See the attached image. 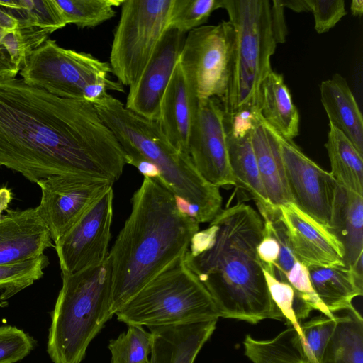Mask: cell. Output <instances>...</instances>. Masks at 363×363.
Masks as SVG:
<instances>
[{
  "mask_svg": "<svg viewBox=\"0 0 363 363\" xmlns=\"http://www.w3.org/2000/svg\"><path fill=\"white\" fill-rule=\"evenodd\" d=\"M126 155L94 105L0 77V166L31 182L60 175L113 184Z\"/></svg>",
  "mask_w": 363,
  "mask_h": 363,
  "instance_id": "6da1fadb",
  "label": "cell"
},
{
  "mask_svg": "<svg viewBox=\"0 0 363 363\" xmlns=\"http://www.w3.org/2000/svg\"><path fill=\"white\" fill-rule=\"evenodd\" d=\"M260 214L244 203L227 207L192 237L184 253L189 269L212 297L220 317L256 324L283 320L268 290L257 246Z\"/></svg>",
  "mask_w": 363,
  "mask_h": 363,
  "instance_id": "7a4b0ae2",
  "label": "cell"
},
{
  "mask_svg": "<svg viewBox=\"0 0 363 363\" xmlns=\"http://www.w3.org/2000/svg\"><path fill=\"white\" fill-rule=\"evenodd\" d=\"M199 230V223L177 208L174 195L164 185L144 177L108 255L112 315L183 255Z\"/></svg>",
  "mask_w": 363,
  "mask_h": 363,
  "instance_id": "3957f363",
  "label": "cell"
},
{
  "mask_svg": "<svg viewBox=\"0 0 363 363\" xmlns=\"http://www.w3.org/2000/svg\"><path fill=\"white\" fill-rule=\"evenodd\" d=\"M99 116L121 145L126 160L142 157L158 169L160 182L176 197L196 206L203 223H210L221 211L220 188L198 172L189 155L175 148L157 123L128 110L108 93L91 102Z\"/></svg>",
  "mask_w": 363,
  "mask_h": 363,
  "instance_id": "277c9868",
  "label": "cell"
},
{
  "mask_svg": "<svg viewBox=\"0 0 363 363\" xmlns=\"http://www.w3.org/2000/svg\"><path fill=\"white\" fill-rule=\"evenodd\" d=\"M61 274L47 352L53 363H81L90 342L113 317L111 267L107 257L98 266Z\"/></svg>",
  "mask_w": 363,
  "mask_h": 363,
  "instance_id": "5b68a950",
  "label": "cell"
},
{
  "mask_svg": "<svg viewBox=\"0 0 363 363\" xmlns=\"http://www.w3.org/2000/svg\"><path fill=\"white\" fill-rule=\"evenodd\" d=\"M234 28L228 89L221 100L225 114L259 110L260 86L272 71L271 57L277 42L270 1L222 0Z\"/></svg>",
  "mask_w": 363,
  "mask_h": 363,
  "instance_id": "8992f818",
  "label": "cell"
},
{
  "mask_svg": "<svg viewBox=\"0 0 363 363\" xmlns=\"http://www.w3.org/2000/svg\"><path fill=\"white\" fill-rule=\"evenodd\" d=\"M127 325L163 326L218 320L217 307L205 286L176 259L116 313Z\"/></svg>",
  "mask_w": 363,
  "mask_h": 363,
  "instance_id": "52a82bcc",
  "label": "cell"
},
{
  "mask_svg": "<svg viewBox=\"0 0 363 363\" xmlns=\"http://www.w3.org/2000/svg\"><path fill=\"white\" fill-rule=\"evenodd\" d=\"M173 0H123L109 65L123 86L141 76L167 29Z\"/></svg>",
  "mask_w": 363,
  "mask_h": 363,
  "instance_id": "ba28073f",
  "label": "cell"
},
{
  "mask_svg": "<svg viewBox=\"0 0 363 363\" xmlns=\"http://www.w3.org/2000/svg\"><path fill=\"white\" fill-rule=\"evenodd\" d=\"M109 63L48 39L26 58L19 74L27 84L65 99L84 100L88 86L112 82Z\"/></svg>",
  "mask_w": 363,
  "mask_h": 363,
  "instance_id": "9c48e42d",
  "label": "cell"
},
{
  "mask_svg": "<svg viewBox=\"0 0 363 363\" xmlns=\"http://www.w3.org/2000/svg\"><path fill=\"white\" fill-rule=\"evenodd\" d=\"M234 28L228 21L188 33L179 61L199 100L225 95L230 74Z\"/></svg>",
  "mask_w": 363,
  "mask_h": 363,
  "instance_id": "30bf717a",
  "label": "cell"
},
{
  "mask_svg": "<svg viewBox=\"0 0 363 363\" xmlns=\"http://www.w3.org/2000/svg\"><path fill=\"white\" fill-rule=\"evenodd\" d=\"M113 191L110 188L54 242L62 272L73 274L102 264L108 255Z\"/></svg>",
  "mask_w": 363,
  "mask_h": 363,
  "instance_id": "8fae6325",
  "label": "cell"
},
{
  "mask_svg": "<svg viewBox=\"0 0 363 363\" xmlns=\"http://www.w3.org/2000/svg\"><path fill=\"white\" fill-rule=\"evenodd\" d=\"M36 184L41 190L37 208L53 242L68 232L113 184L106 179L60 175Z\"/></svg>",
  "mask_w": 363,
  "mask_h": 363,
  "instance_id": "7c38bea8",
  "label": "cell"
},
{
  "mask_svg": "<svg viewBox=\"0 0 363 363\" xmlns=\"http://www.w3.org/2000/svg\"><path fill=\"white\" fill-rule=\"evenodd\" d=\"M278 140L292 203L328 229L338 184L293 140Z\"/></svg>",
  "mask_w": 363,
  "mask_h": 363,
  "instance_id": "4fadbf2b",
  "label": "cell"
},
{
  "mask_svg": "<svg viewBox=\"0 0 363 363\" xmlns=\"http://www.w3.org/2000/svg\"><path fill=\"white\" fill-rule=\"evenodd\" d=\"M188 154L209 183L219 188L235 185L229 163L224 109L218 98L199 100L188 140Z\"/></svg>",
  "mask_w": 363,
  "mask_h": 363,
  "instance_id": "5bb4252c",
  "label": "cell"
},
{
  "mask_svg": "<svg viewBox=\"0 0 363 363\" xmlns=\"http://www.w3.org/2000/svg\"><path fill=\"white\" fill-rule=\"evenodd\" d=\"M186 33L167 28L140 78L130 86L125 107L149 121H156L160 105L179 61Z\"/></svg>",
  "mask_w": 363,
  "mask_h": 363,
  "instance_id": "9a60e30c",
  "label": "cell"
},
{
  "mask_svg": "<svg viewBox=\"0 0 363 363\" xmlns=\"http://www.w3.org/2000/svg\"><path fill=\"white\" fill-rule=\"evenodd\" d=\"M257 111L224 113L229 163L237 191L245 200H253L257 208L274 207L269 201L259 175L252 133Z\"/></svg>",
  "mask_w": 363,
  "mask_h": 363,
  "instance_id": "2e32d148",
  "label": "cell"
},
{
  "mask_svg": "<svg viewBox=\"0 0 363 363\" xmlns=\"http://www.w3.org/2000/svg\"><path fill=\"white\" fill-rule=\"evenodd\" d=\"M279 208L291 247L300 262L307 267L345 265L341 244L325 226L293 203Z\"/></svg>",
  "mask_w": 363,
  "mask_h": 363,
  "instance_id": "e0dca14e",
  "label": "cell"
},
{
  "mask_svg": "<svg viewBox=\"0 0 363 363\" xmlns=\"http://www.w3.org/2000/svg\"><path fill=\"white\" fill-rule=\"evenodd\" d=\"M52 242L37 207L9 210L0 217V265L37 258L54 247Z\"/></svg>",
  "mask_w": 363,
  "mask_h": 363,
  "instance_id": "ac0fdd59",
  "label": "cell"
},
{
  "mask_svg": "<svg viewBox=\"0 0 363 363\" xmlns=\"http://www.w3.org/2000/svg\"><path fill=\"white\" fill-rule=\"evenodd\" d=\"M198 105L196 91L178 61L163 94L156 122L169 142L186 153Z\"/></svg>",
  "mask_w": 363,
  "mask_h": 363,
  "instance_id": "d6986e66",
  "label": "cell"
},
{
  "mask_svg": "<svg viewBox=\"0 0 363 363\" xmlns=\"http://www.w3.org/2000/svg\"><path fill=\"white\" fill-rule=\"evenodd\" d=\"M217 320L147 327L153 337L150 363H194Z\"/></svg>",
  "mask_w": 363,
  "mask_h": 363,
  "instance_id": "ffe728a7",
  "label": "cell"
},
{
  "mask_svg": "<svg viewBox=\"0 0 363 363\" xmlns=\"http://www.w3.org/2000/svg\"><path fill=\"white\" fill-rule=\"evenodd\" d=\"M252 143L259 175L269 203L276 208L292 203L277 133L258 113Z\"/></svg>",
  "mask_w": 363,
  "mask_h": 363,
  "instance_id": "44dd1931",
  "label": "cell"
},
{
  "mask_svg": "<svg viewBox=\"0 0 363 363\" xmlns=\"http://www.w3.org/2000/svg\"><path fill=\"white\" fill-rule=\"evenodd\" d=\"M328 230L342 247L345 265L352 267L363 257V195L338 184Z\"/></svg>",
  "mask_w": 363,
  "mask_h": 363,
  "instance_id": "7402d4cb",
  "label": "cell"
},
{
  "mask_svg": "<svg viewBox=\"0 0 363 363\" xmlns=\"http://www.w3.org/2000/svg\"><path fill=\"white\" fill-rule=\"evenodd\" d=\"M17 21L27 56L67 23L55 0L0 1Z\"/></svg>",
  "mask_w": 363,
  "mask_h": 363,
  "instance_id": "603a6c76",
  "label": "cell"
},
{
  "mask_svg": "<svg viewBox=\"0 0 363 363\" xmlns=\"http://www.w3.org/2000/svg\"><path fill=\"white\" fill-rule=\"evenodd\" d=\"M329 124L340 130L363 156V117L346 79L334 74L320 85Z\"/></svg>",
  "mask_w": 363,
  "mask_h": 363,
  "instance_id": "cb8c5ba5",
  "label": "cell"
},
{
  "mask_svg": "<svg viewBox=\"0 0 363 363\" xmlns=\"http://www.w3.org/2000/svg\"><path fill=\"white\" fill-rule=\"evenodd\" d=\"M259 111L263 119L283 138L293 140L298 135L299 113L282 74L272 70L262 83Z\"/></svg>",
  "mask_w": 363,
  "mask_h": 363,
  "instance_id": "d4e9b609",
  "label": "cell"
},
{
  "mask_svg": "<svg viewBox=\"0 0 363 363\" xmlns=\"http://www.w3.org/2000/svg\"><path fill=\"white\" fill-rule=\"evenodd\" d=\"M312 287L324 306L334 315L353 306L363 294V285L345 265L308 267Z\"/></svg>",
  "mask_w": 363,
  "mask_h": 363,
  "instance_id": "484cf974",
  "label": "cell"
},
{
  "mask_svg": "<svg viewBox=\"0 0 363 363\" xmlns=\"http://www.w3.org/2000/svg\"><path fill=\"white\" fill-rule=\"evenodd\" d=\"M335 327L319 363H363V319L354 307L334 314Z\"/></svg>",
  "mask_w": 363,
  "mask_h": 363,
  "instance_id": "4316f807",
  "label": "cell"
},
{
  "mask_svg": "<svg viewBox=\"0 0 363 363\" xmlns=\"http://www.w3.org/2000/svg\"><path fill=\"white\" fill-rule=\"evenodd\" d=\"M243 349L245 355L252 363H317L308 354L293 327L267 340L247 335L243 340Z\"/></svg>",
  "mask_w": 363,
  "mask_h": 363,
  "instance_id": "83f0119b",
  "label": "cell"
},
{
  "mask_svg": "<svg viewBox=\"0 0 363 363\" xmlns=\"http://www.w3.org/2000/svg\"><path fill=\"white\" fill-rule=\"evenodd\" d=\"M329 157L330 174L337 183L363 195V156L337 128L329 124L325 145Z\"/></svg>",
  "mask_w": 363,
  "mask_h": 363,
  "instance_id": "f1b7e54d",
  "label": "cell"
},
{
  "mask_svg": "<svg viewBox=\"0 0 363 363\" xmlns=\"http://www.w3.org/2000/svg\"><path fill=\"white\" fill-rule=\"evenodd\" d=\"M123 0H55L67 25L93 28L112 18Z\"/></svg>",
  "mask_w": 363,
  "mask_h": 363,
  "instance_id": "f546056e",
  "label": "cell"
},
{
  "mask_svg": "<svg viewBox=\"0 0 363 363\" xmlns=\"http://www.w3.org/2000/svg\"><path fill=\"white\" fill-rule=\"evenodd\" d=\"M126 332L111 340V363H150L153 337L142 325H128Z\"/></svg>",
  "mask_w": 363,
  "mask_h": 363,
  "instance_id": "4dcf8cb0",
  "label": "cell"
},
{
  "mask_svg": "<svg viewBox=\"0 0 363 363\" xmlns=\"http://www.w3.org/2000/svg\"><path fill=\"white\" fill-rule=\"evenodd\" d=\"M49 264L47 256H41L13 264L0 265V301L5 303L21 291L32 285L44 274Z\"/></svg>",
  "mask_w": 363,
  "mask_h": 363,
  "instance_id": "1f68e13d",
  "label": "cell"
},
{
  "mask_svg": "<svg viewBox=\"0 0 363 363\" xmlns=\"http://www.w3.org/2000/svg\"><path fill=\"white\" fill-rule=\"evenodd\" d=\"M219 8H222V0H173L167 28L189 33L203 26Z\"/></svg>",
  "mask_w": 363,
  "mask_h": 363,
  "instance_id": "d6a6232c",
  "label": "cell"
},
{
  "mask_svg": "<svg viewBox=\"0 0 363 363\" xmlns=\"http://www.w3.org/2000/svg\"><path fill=\"white\" fill-rule=\"evenodd\" d=\"M335 327V316L320 313L301 324V339L308 354L319 363Z\"/></svg>",
  "mask_w": 363,
  "mask_h": 363,
  "instance_id": "836d02e7",
  "label": "cell"
},
{
  "mask_svg": "<svg viewBox=\"0 0 363 363\" xmlns=\"http://www.w3.org/2000/svg\"><path fill=\"white\" fill-rule=\"evenodd\" d=\"M33 347V338L23 330L11 325L0 326V363L18 362Z\"/></svg>",
  "mask_w": 363,
  "mask_h": 363,
  "instance_id": "e575fe53",
  "label": "cell"
},
{
  "mask_svg": "<svg viewBox=\"0 0 363 363\" xmlns=\"http://www.w3.org/2000/svg\"><path fill=\"white\" fill-rule=\"evenodd\" d=\"M318 34L333 28L346 14L344 0H306Z\"/></svg>",
  "mask_w": 363,
  "mask_h": 363,
  "instance_id": "d590c367",
  "label": "cell"
},
{
  "mask_svg": "<svg viewBox=\"0 0 363 363\" xmlns=\"http://www.w3.org/2000/svg\"><path fill=\"white\" fill-rule=\"evenodd\" d=\"M284 9L280 0L270 1L271 21L277 43H284L287 35Z\"/></svg>",
  "mask_w": 363,
  "mask_h": 363,
  "instance_id": "8d00e7d4",
  "label": "cell"
},
{
  "mask_svg": "<svg viewBox=\"0 0 363 363\" xmlns=\"http://www.w3.org/2000/svg\"><path fill=\"white\" fill-rule=\"evenodd\" d=\"M127 164L134 166L144 177L160 181L161 176L157 167L142 157H133L127 160Z\"/></svg>",
  "mask_w": 363,
  "mask_h": 363,
  "instance_id": "74e56055",
  "label": "cell"
},
{
  "mask_svg": "<svg viewBox=\"0 0 363 363\" xmlns=\"http://www.w3.org/2000/svg\"><path fill=\"white\" fill-rule=\"evenodd\" d=\"M21 67L15 65L6 50L0 45V77H16Z\"/></svg>",
  "mask_w": 363,
  "mask_h": 363,
  "instance_id": "f35d334b",
  "label": "cell"
},
{
  "mask_svg": "<svg viewBox=\"0 0 363 363\" xmlns=\"http://www.w3.org/2000/svg\"><path fill=\"white\" fill-rule=\"evenodd\" d=\"M0 30L4 33L18 30V23L16 20L1 5Z\"/></svg>",
  "mask_w": 363,
  "mask_h": 363,
  "instance_id": "ab89813d",
  "label": "cell"
},
{
  "mask_svg": "<svg viewBox=\"0 0 363 363\" xmlns=\"http://www.w3.org/2000/svg\"><path fill=\"white\" fill-rule=\"evenodd\" d=\"M284 7H287L296 12L309 11L306 0H280Z\"/></svg>",
  "mask_w": 363,
  "mask_h": 363,
  "instance_id": "60d3db41",
  "label": "cell"
},
{
  "mask_svg": "<svg viewBox=\"0 0 363 363\" xmlns=\"http://www.w3.org/2000/svg\"><path fill=\"white\" fill-rule=\"evenodd\" d=\"M11 200V190L6 186L0 188V217L1 213L7 208Z\"/></svg>",
  "mask_w": 363,
  "mask_h": 363,
  "instance_id": "b9f144b4",
  "label": "cell"
},
{
  "mask_svg": "<svg viewBox=\"0 0 363 363\" xmlns=\"http://www.w3.org/2000/svg\"><path fill=\"white\" fill-rule=\"evenodd\" d=\"M351 13L354 16H362L363 13V1L352 0L350 6Z\"/></svg>",
  "mask_w": 363,
  "mask_h": 363,
  "instance_id": "7bdbcfd3",
  "label": "cell"
}]
</instances>
